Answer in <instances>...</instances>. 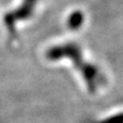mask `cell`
<instances>
[{
  "instance_id": "cell-1",
  "label": "cell",
  "mask_w": 123,
  "mask_h": 123,
  "mask_svg": "<svg viewBox=\"0 0 123 123\" xmlns=\"http://www.w3.org/2000/svg\"><path fill=\"white\" fill-rule=\"evenodd\" d=\"M46 57L48 60L55 61L61 60L63 57H68L75 63V67L81 73L84 80L86 82L90 93H94L98 87L103 83L104 79L102 74L99 73L98 69L94 67L93 65L88 64L84 62L83 57L81 56V50L76 44L67 43L56 45L49 48L46 52Z\"/></svg>"
},
{
  "instance_id": "cell-2",
  "label": "cell",
  "mask_w": 123,
  "mask_h": 123,
  "mask_svg": "<svg viewBox=\"0 0 123 123\" xmlns=\"http://www.w3.org/2000/svg\"><path fill=\"white\" fill-rule=\"evenodd\" d=\"M38 0H23L20 6L10 12L6 13L4 17V24L11 34L14 32L15 24L20 21H24L30 18L32 14Z\"/></svg>"
},
{
  "instance_id": "cell-3",
  "label": "cell",
  "mask_w": 123,
  "mask_h": 123,
  "mask_svg": "<svg viewBox=\"0 0 123 123\" xmlns=\"http://www.w3.org/2000/svg\"><path fill=\"white\" fill-rule=\"evenodd\" d=\"M83 20H84L83 13H81L80 11H75V12H73L70 15V18H69L68 25L71 29L76 30L81 27V25L83 24Z\"/></svg>"
},
{
  "instance_id": "cell-4",
  "label": "cell",
  "mask_w": 123,
  "mask_h": 123,
  "mask_svg": "<svg viewBox=\"0 0 123 123\" xmlns=\"http://www.w3.org/2000/svg\"><path fill=\"white\" fill-rule=\"evenodd\" d=\"M99 123H123V113H119L106 118Z\"/></svg>"
}]
</instances>
